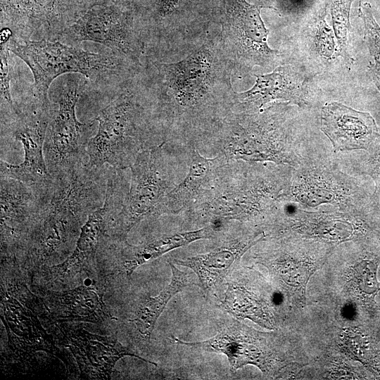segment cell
<instances>
[{
    "label": "cell",
    "mask_w": 380,
    "mask_h": 380,
    "mask_svg": "<svg viewBox=\"0 0 380 380\" xmlns=\"http://www.w3.org/2000/svg\"><path fill=\"white\" fill-rule=\"evenodd\" d=\"M109 173L84 163L52 176L30 231L32 255L43 261L66 250L85 218L103 204Z\"/></svg>",
    "instance_id": "1"
},
{
    "label": "cell",
    "mask_w": 380,
    "mask_h": 380,
    "mask_svg": "<svg viewBox=\"0 0 380 380\" xmlns=\"http://www.w3.org/2000/svg\"><path fill=\"white\" fill-rule=\"evenodd\" d=\"M289 105L282 103L237 118L224 141L227 157L298 167L317 149L310 146Z\"/></svg>",
    "instance_id": "2"
},
{
    "label": "cell",
    "mask_w": 380,
    "mask_h": 380,
    "mask_svg": "<svg viewBox=\"0 0 380 380\" xmlns=\"http://www.w3.org/2000/svg\"><path fill=\"white\" fill-rule=\"evenodd\" d=\"M9 48L31 70L34 77L32 103L39 106L51 105L47 94L58 77L79 73L94 80L110 74L118 65L112 56L89 52L58 40H18L12 37Z\"/></svg>",
    "instance_id": "3"
},
{
    "label": "cell",
    "mask_w": 380,
    "mask_h": 380,
    "mask_svg": "<svg viewBox=\"0 0 380 380\" xmlns=\"http://www.w3.org/2000/svg\"><path fill=\"white\" fill-rule=\"evenodd\" d=\"M98 129L89 141L87 164L92 167L124 170L144 149L142 109L129 93L117 96L95 119Z\"/></svg>",
    "instance_id": "4"
},
{
    "label": "cell",
    "mask_w": 380,
    "mask_h": 380,
    "mask_svg": "<svg viewBox=\"0 0 380 380\" xmlns=\"http://www.w3.org/2000/svg\"><path fill=\"white\" fill-rule=\"evenodd\" d=\"M286 203L305 209L324 205L353 208L362 206V191L355 178L317 150L293 168Z\"/></svg>",
    "instance_id": "5"
},
{
    "label": "cell",
    "mask_w": 380,
    "mask_h": 380,
    "mask_svg": "<svg viewBox=\"0 0 380 380\" xmlns=\"http://www.w3.org/2000/svg\"><path fill=\"white\" fill-rule=\"evenodd\" d=\"M82 84L80 77L65 78L58 91L47 127L44 154L51 176L87 163V148L94 120L80 122L75 108Z\"/></svg>",
    "instance_id": "6"
},
{
    "label": "cell",
    "mask_w": 380,
    "mask_h": 380,
    "mask_svg": "<svg viewBox=\"0 0 380 380\" xmlns=\"http://www.w3.org/2000/svg\"><path fill=\"white\" fill-rule=\"evenodd\" d=\"M279 239L276 248L257 255L258 262L278 279L291 302L305 305L309 278L326 262L334 246L299 237Z\"/></svg>",
    "instance_id": "7"
},
{
    "label": "cell",
    "mask_w": 380,
    "mask_h": 380,
    "mask_svg": "<svg viewBox=\"0 0 380 380\" xmlns=\"http://www.w3.org/2000/svg\"><path fill=\"white\" fill-rule=\"evenodd\" d=\"M292 204L293 207L289 208L285 203L270 223L279 239L299 237L333 244L350 240L361 227L362 206L331 209L321 206L310 210Z\"/></svg>",
    "instance_id": "8"
},
{
    "label": "cell",
    "mask_w": 380,
    "mask_h": 380,
    "mask_svg": "<svg viewBox=\"0 0 380 380\" xmlns=\"http://www.w3.org/2000/svg\"><path fill=\"white\" fill-rule=\"evenodd\" d=\"M162 146L144 149L132 165L131 182L122 209L113 222L117 239H125L137 224L158 214L169 188L162 163Z\"/></svg>",
    "instance_id": "9"
},
{
    "label": "cell",
    "mask_w": 380,
    "mask_h": 380,
    "mask_svg": "<svg viewBox=\"0 0 380 380\" xmlns=\"http://www.w3.org/2000/svg\"><path fill=\"white\" fill-rule=\"evenodd\" d=\"M124 0H110L89 8L63 30L58 41L101 44L126 56H135L141 47L133 16Z\"/></svg>",
    "instance_id": "10"
},
{
    "label": "cell",
    "mask_w": 380,
    "mask_h": 380,
    "mask_svg": "<svg viewBox=\"0 0 380 380\" xmlns=\"http://www.w3.org/2000/svg\"><path fill=\"white\" fill-rule=\"evenodd\" d=\"M269 7L246 0H225L224 39L232 56L245 68L270 65L278 56L268 45L270 31L260 16L261 9Z\"/></svg>",
    "instance_id": "11"
},
{
    "label": "cell",
    "mask_w": 380,
    "mask_h": 380,
    "mask_svg": "<svg viewBox=\"0 0 380 380\" xmlns=\"http://www.w3.org/2000/svg\"><path fill=\"white\" fill-rule=\"evenodd\" d=\"M52 106L34 107L20 116L11 118L8 132L21 143L24 160L18 165L0 162L1 177L12 178L26 184L42 186L50 184L53 177L46 166L44 144L47 127L52 113Z\"/></svg>",
    "instance_id": "12"
},
{
    "label": "cell",
    "mask_w": 380,
    "mask_h": 380,
    "mask_svg": "<svg viewBox=\"0 0 380 380\" xmlns=\"http://www.w3.org/2000/svg\"><path fill=\"white\" fill-rule=\"evenodd\" d=\"M170 338L177 344L225 355L233 371L253 365L269 376L281 368V362L267 337L239 322L226 325L205 341L186 342L174 336Z\"/></svg>",
    "instance_id": "13"
},
{
    "label": "cell",
    "mask_w": 380,
    "mask_h": 380,
    "mask_svg": "<svg viewBox=\"0 0 380 380\" xmlns=\"http://www.w3.org/2000/svg\"><path fill=\"white\" fill-rule=\"evenodd\" d=\"M254 85L237 94L247 113L259 112L273 102L286 103L304 108L310 106V77L291 65L277 67L272 72L257 75Z\"/></svg>",
    "instance_id": "14"
},
{
    "label": "cell",
    "mask_w": 380,
    "mask_h": 380,
    "mask_svg": "<svg viewBox=\"0 0 380 380\" xmlns=\"http://www.w3.org/2000/svg\"><path fill=\"white\" fill-rule=\"evenodd\" d=\"M59 329L79 365L84 376L91 379H109L118 360L125 356H132L146 360L122 346L116 338L91 334L81 327L61 323Z\"/></svg>",
    "instance_id": "15"
},
{
    "label": "cell",
    "mask_w": 380,
    "mask_h": 380,
    "mask_svg": "<svg viewBox=\"0 0 380 380\" xmlns=\"http://www.w3.org/2000/svg\"><path fill=\"white\" fill-rule=\"evenodd\" d=\"M51 182L34 186L1 177L2 243H14L30 232Z\"/></svg>",
    "instance_id": "16"
},
{
    "label": "cell",
    "mask_w": 380,
    "mask_h": 380,
    "mask_svg": "<svg viewBox=\"0 0 380 380\" xmlns=\"http://www.w3.org/2000/svg\"><path fill=\"white\" fill-rule=\"evenodd\" d=\"M320 129L336 151L368 150L380 136L369 113L335 101L322 106Z\"/></svg>",
    "instance_id": "17"
},
{
    "label": "cell",
    "mask_w": 380,
    "mask_h": 380,
    "mask_svg": "<svg viewBox=\"0 0 380 380\" xmlns=\"http://www.w3.org/2000/svg\"><path fill=\"white\" fill-rule=\"evenodd\" d=\"M265 237L263 232H253L229 241L207 253L174 261L192 270L198 285L205 293H210L223 284L243 255Z\"/></svg>",
    "instance_id": "18"
},
{
    "label": "cell",
    "mask_w": 380,
    "mask_h": 380,
    "mask_svg": "<svg viewBox=\"0 0 380 380\" xmlns=\"http://www.w3.org/2000/svg\"><path fill=\"white\" fill-rule=\"evenodd\" d=\"M213 65L212 55L206 49L177 63H156L177 102L184 106L195 105L206 94L212 82Z\"/></svg>",
    "instance_id": "19"
},
{
    "label": "cell",
    "mask_w": 380,
    "mask_h": 380,
    "mask_svg": "<svg viewBox=\"0 0 380 380\" xmlns=\"http://www.w3.org/2000/svg\"><path fill=\"white\" fill-rule=\"evenodd\" d=\"M53 316L60 321L101 323L111 318L103 300V293L91 286H80L47 299Z\"/></svg>",
    "instance_id": "20"
},
{
    "label": "cell",
    "mask_w": 380,
    "mask_h": 380,
    "mask_svg": "<svg viewBox=\"0 0 380 380\" xmlns=\"http://www.w3.org/2000/svg\"><path fill=\"white\" fill-rule=\"evenodd\" d=\"M213 234L214 229L210 225L195 231L160 236L137 246L129 244L125 239H118V257L122 268L130 276L140 265L195 241L210 239Z\"/></svg>",
    "instance_id": "21"
},
{
    "label": "cell",
    "mask_w": 380,
    "mask_h": 380,
    "mask_svg": "<svg viewBox=\"0 0 380 380\" xmlns=\"http://www.w3.org/2000/svg\"><path fill=\"white\" fill-rule=\"evenodd\" d=\"M4 313L7 331H13L9 340L14 346L32 352L45 350L51 353L56 348L33 315L10 298L4 299Z\"/></svg>",
    "instance_id": "22"
},
{
    "label": "cell",
    "mask_w": 380,
    "mask_h": 380,
    "mask_svg": "<svg viewBox=\"0 0 380 380\" xmlns=\"http://www.w3.org/2000/svg\"><path fill=\"white\" fill-rule=\"evenodd\" d=\"M217 159L206 158L194 149L188 174L179 184L166 194L158 214L177 213L188 207L198 194L201 187L212 177Z\"/></svg>",
    "instance_id": "23"
},
{
    "label": "cell",
    "mask_w": 380,
    "mask_h": 380,
    "mask_svg": "<svg viewBox=\"0 0 380 380\" xmlns=\"http://www.w3.org/2000/svg\"><path fill=\"white\" fill-rule=\"evenodd\" d=\"M172 277L170 284L156 296L148 295L139 303L134 317L131 320L134 323L141 335L150 340L156 323L165 310L170 300L186 286L196 284L189 274L178 270L175 265L169 262Z\"/></svg>",
    "instance_id": "24"
},
{
    "label": "cell",
    "mask_w": 380,
    "mask_h": 380,
    "mask_svg": "<svg viewBox=\"0 0 380 380\" xmlns=\"http://www.w3.org/2000/svg\"><path fill=\"white\" fill-rule=\"evenodd\" d=\"M227 284L221 303L223 309L239 319L248 318L269 329H274L272 314L265 303L234 280H228Z\"/></svg>",
    "instance_id": "25"
},
{
    "label": "cell",
    "mask_w": 380,
    "mask_h": 380,
    "mask_svg": "<svg viewBox=\"0 0 380 380\" xmlns=\"http://www.w3.org/2000/svg\"><path fill=\"white\" fill-rule=\"evenodd\" d=\"M328 4L326 3L312 17L306 28V39L310 51L324 61L338 56L334 30L327 22Z\"/></svg>",
    "instance_id": "26"
},
{
    "label": "cell",
    "mask_w": 380,
    "mask_h": 380,
    "mask_svg": "<svg viewBox=\"0 0 380 380\" xmlns=\"http://www.w3.org/2000/svg\"><path fill=\"white\" fill-rule=\"evenodd\" d=\"M51 27L59 32L72 24L91 7L110 0H37Z\"/></svg>",
    "instance_id": "27"
},
{
    "label": "cell",
    "mask_w": 380,
    "mask_h": 380,
    "mask_svg": "<svg viewBox=\"0 0 380 380\" xmlns=\"http://www.w3.org/2000/svg\"><path fill=\"white\" fill-rule=\"evenodd\" d=\"M353 1V0H327L337 42L338 56L348 63L353 61L349 52L350 13Z\"/></svg>",
    "instance_id": "28"
},
{
    "label": "cell",
    "mask_w": 380,
    "mask_h": 380,
    "mask_svg": "<svg viewBox=\"0 0 380 380\" xmlns=\"http://www.w3.org/2000/svg\"><path fill=\"white\" fill-rule=\"evenodd\" d=\"M13 37L12 31L8 27H1V104L9 110L12 118L20 116L22 111L15 105L11 93V81L14 76V70L11 63L9 42Z\"/></svg>",
    "instance_id": "29"
},
{
    "label": "cell",
    "mask_w": 380,
    "mask_h": 380,
    "mask_svg": "<svg viewBox=\"0 0 380 380\" xmlns=\"http://www.w3.org/2000/svg\"><path fill=\"white\" fill-rule=\"evenodd\" d=\"M358 13L365 28V39L374 63H380V25L376 22L372 6L367 1H361Z\"/></svg>",
    "instance_id": "30"
},
{
    "label": "cell",
    "mask_w": 380,
    "mask_h": 380,
    "mask_svg": "<svg viewBox=\"0 0 380 380\" xmlns=\"http://www.w3.org/2000/svg\"><path fill=\"white\" fill-rule=\"evenodd\" d=\"M350 281L360 291L372 293L377 289L375 278V264L368 260H361L354 267Z\"/></svg>",
    "instance_id": "31"
},
{
    "label": "cell",
    "mask_w": 380,
    "mask_h": 380,
    "mask_svg": "<svg viewBox=\"0 0 380 380\" xmlns=\"http://www.w3.org/2000/svg\"><path fill=\"white\" fill-rule=\"evenodd\" d=\"M368 70L373 82L380 92V63L370 62Z\"/></svg>",
    "instance_id": "32"
},
{
    "label": "cell",
    "mask_w": 380,
    "mask_h": 380,
    "mask_svg": "<svg viewBox=\"0 0 380 380\" xmlns=\"http://www.w3.org/2000/svg\"><path fill=\"white\" fill-rule=\"evenodd\" d=\"M180 0H159V13L164 16L171 12Z\"/></svg>",
    "instance_id": "33"
}]
</instances>
